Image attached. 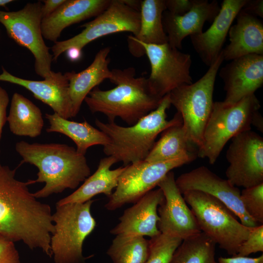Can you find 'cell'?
<instances>
[{
    "label": "cell",
    "mask_w": 263,
    "mask_h": 263,
    "mask_svg": "<svg viewBox=\"0 0 263 263\" xmlns=\"http://www.w3.org/2000/svg\"><path fill=\"white\" fill-rule=\"evenodd\" d=\"M16 171L0 162V234L51 257L54 225L51 207L29 191L33 180L17 179Z\"/></svg>",
    "instance_id": "obj_1"
},
{
    "label": "cell",
    "mask_w": 263,
    "mask_h": 263,
    "mask_svg": "<svg viewBox=\"0 0 263 263\" xmlns=\"http://www.w3.org/2000/svg\"><path fill=\"white\" fill-rule=\"evenodd\" d=\"M15 149L22 158L21 164L29 163L38 169L34 183H45L42 188L33 193L37 199L47 198L68 188L75 189L91 175L85 155L67 144L20 141L16 144Z\"/></svg>",
    "instance_id": "obj_2"
},
{
    "label": "cell",
    "mask_w": 263,
    "mask_h": 263,
    "mask_svg": "<svg viewBox=\"0 0 263 263\" xmlns=\"http://www.w3.org/2000/svg\"><path fill=\"white\" fill-rule=\"evenodd\" d=\"M112 72L110 80L116 86L109 90L96 87L84 100L92 113H102L109 121L119 117L131 126L158 106L163 98L152 92L147 78L135 77L134 68L113 69Z\"/></svg>",
    "instance_id": "obj_3"
},
{
    "label": "cell",
    "mask_w": 263,
    "mask_h": 263,
    "mask_svg": "<svg viewBox=\"0 0 263 263\" xmlns=\"http://www.w3.org/2000/svg\"><path fill=\"white\" fill-rule=\"evenodd\" d=\"M170 105L168 94L154 110L129 127L96 119L95 125L109 139V144L103 146L104 153L117 162H122L124 166L145 160L159 134L171 126L183 123L178 112L171 119H167V111Z\"/></svg>",
    "instance_id": "obj_4"
},
{
    "label": "cell",
    "mask_w": 263,
    "mask_h": 263,
    "mask_svg": "<svg viewBox=\"0 0 263 263\" xmlns=\"http://www.w3.org/2000/svg\"><path fill=\"white\" fill-rule=\"evenodd\" d=\"M182 195L190 206L201 232L228 254L237 255L253 227L243 225L224 203L207 193L188 190Z\"/></svg>",
    "instance_id": "obj_5"
},
{
    "label": "cell",
    "mask_w": 263,
    "mask_h": 263,
    "mask_svg": "<svg viewBox=\"0 0 263 263\" xmlns=\"http://www.w3.org/2000/svg\"><path fill=\"white\" fill-rule=\"evenodd\" d=\"M260 107L255 94L232 105H227L223 101L214 102L197 156L207 158L210 164H214L230 139L251 130L253 118Z\"/></svg>",
    "instance_id": "obj_6"
},
{
    "label": "cell",
    "mask_w": 263,
    "mask_h": 263,
    "mask_svg": "<svg viewBox=\"0 0 263 263\" xmlns=\"http://www.w3.org/2000/svg\"><path fill=\"white\" fill-rule=\"evenodd\" d=\"M93 202L56 204L52 215L54 232L50 240L55 263H85L83 243L96 226L91 212Z\"/></svg>",
    "instance_id": "obj_7"
},
{
    "label": "cell",
    "mask_w": 263,
    "mask_h": 263,
    "mask_svg": "<svg viewBox=\"0 0 263 263\" xmlns=\"http://www.w3.org/2000/svg\"><path fill=\"white\" fill-rule=\"evenodd\" d=\"M224 60L223 52L199 79L182 85L169 94L171 105L180 114L183 127L189 140L199 149L205 127L210 115L216 75Z\"/></svg>",
    "instance_id": "obj_8"
},
{
    "label": "cell",
    "mask_w": 263,
    "mask_h": 263,
    "mask_svg": "<svg viewBox=\"0 0 263 263\" xmlns=\"http://www.w3.org/2000/svg\"><path fill=\"white\" fill-rule=\"evenodd\" d=\"M140 3L141 0H111L103 12L81 26L84 28L78 34L55 42L52 47L53 60L70 48L82 50L90 42L108 35L129 32L136 36L140 24Z\"/></svg>",
    "instance_id": "obj_9"
},
{
    "label": "cell",
    "mask_w": 263,
    "mask_h": 263,
    "mask_svg": "<svg viewBox=\"0 0 263 263\" xmlns=\"http://www.w3.org/2000/svg\"><path fill=\"white\" fill-rule=\"evenodd\" d=\"M131 54L136 57L147 55L151 69L147 78L149 85L160 98L182 85L192 83L191 56L168 43L156 45L137 42Z\"/></svg>",
    "instance_id": "obj_10"
},
{
    "label": "cell",
    "mask_w": 263,
    "mask_h": 263,
    "mask_svg": "<svg viewBox=\"0 0 263 263\" xmlns=\"http://www.w3.org/2000/svg\"><path fill=\"white\" fill-rule=\"evenodd\" d=\"M42 5L38 1L28 3L17 11L0 10V23L10 38L32 53L35 59L36 73L47 79L52 77L55 72L51 70L53 55L44 42L41 32Z\"/></svg>",
    "instance_id": "obj_11"
},
{
    "label": "cell",
    "mask_w": 263,
    "mask_h": 263,
    "mask_svg": "<svg viewBox=\"0 0 263 263\" xmlns=\"http://www.w3.org/2000/svg\"><path fill=\"white\" fill-rule=\"evenodd\" d=\"M197 156L189 155L157 162L143 160L126 166L105 207L114 210L125 204L136 203L157 186L168 172L192 162Z\"/></svg>",
    "instance_id": "obj_12"
},
{
    "label": "cell",
    "mask_w": 263,
    "mask_h": 263,
    "mask_svg": "<svg viewBox=\"0 0 263 263\" xmlns=\"http://www.w3.org/2000/svg\"><path fill=\"white\" fill-rule=\"evenodd\" d=\"M226 179L245 188L263 183V138L251 130L231 139L226 153Z\"/></svg>",
    "instance_id": "obj_13"
},
{
    "label": "cell",
    "mask_w": 263,
    "mask_h": 263,
    "mask_svg": "<svg viewBox=\"0 0 263 263\" xmlns=\"http://www.w3.org/2000/svg\"><path fill=\"white\" fill-rule=\"evenodd\" d=\"M181 193L199 190L207 193L224 203L244 226L259 225L246 213L241 200V191L227 179H223L202 166L180 175L175 179Z\"/></svg>",
    "instance_id": "obj_14"
},
{
    "label": "cell",
    "mask_w": 263,
    "mask_h": 263,
    "mask_svg": "<svg viewBox=\"0 0 263 263\" xmlns=\"http://www.w3.org/2000/svg\"><path fill=\"white\" fill-rule=\"evenodd\" d=\"M157 186L165 197L157 210L160 232L182 240L200 233L197 220L177 186L174 172H168Z\"/></svg>",
    "instance_id": "obj_15"
},
{
    "label": "cell",
    "mask_w": 263,
    "mask_h": 263,
    "mask_svg": "<svg viewBox=\"0 0 263 263\" xmlns=\"http://www.w3.org/2000/svg\"><path fill=\"white\" fill-rule=\"evenodd\" d=\"M219 76L225 91L223 102L234 104L263 85V55H247L230 60L221 69Z\"/></svg>",
    "instance_id": "obj_16"
},
{
    "label": "cell",
    "mask_w": 263,
    "mask_h": 263,
    "mask_svg": "<svg viewBox=\"0 0 263 263\" xmlns=\"http://www.w3.org/2000/svg\"><path fill=\"white\" fill-rule=\"evenodd\" d=\"M164 199L161 188L150 191L124 211L119 218V223L110 233L124 237L158 236L161 233L157 227L159 220L157 210Z\"/></svg>",
    "instance_id": "obj_17"
},
{
    "label": "cell",
    "mask_w": 263,
    "mask_h": 263,
    "mask_svg": "<svg viewBox=\"0 0 263 263\" xmlns=\"http://www.w3.org/2000/svg\"><path fill=\"white\" fill-rule=\"evenodd\" d=\"M247 0H224L210 27L189 36L194 49L207 66L211 65L221 53L229 28Z\"/></svg>",
    "instance_id": "obj_18"
},
{
    "label": "cell",
    "mask_w": 263,
    "mask_h": 263,
    "mask_svg": "<svg viewBox=\"0 0 263 263\" xmlns=\"http://www.w3.org/2000/svg\"><path fill=\"white\" fill-rule=\"evenodd\" d=\"M220 9L216 0H194L191 9L183 15H175L165 10L162 23L168 43L181 49L183 40L188 36L202 33L205 23L212 22Z\"/></svg>",
    "instance_id": "obj_19"
},
{
    "label": "cell",
    "mask_w": 263,
    "mask_h": 263,
    "mask_svg": "<svg viewBox=\"0 0 263 263\" xmlns=\"http://www.w3.org/2000/svg\"><path fill=\"white\" fill-rule=\"evenodd\" d=\"M0 81L22 86L31 92L37 99L49 106L62 117H72V107L69 94V78L67 73H55L50 78L43 80L23 79L8 72L2 68Z\"/></svg>",
    "instance_id": "obj_20"
},
{
    "label": "cell",
    "mask_w": 263,
    "mask_h": 263,
    "mask_svg": "<svg viewBox=\"0 0 263 263\" xmlns=\"http://www.w3.org/2000/svg\"><path fill=\"white\" fill-rule=\"evenodd\" d=\"M111 0H66L54 12L42 19L43 38L57 41L66 27L92 17H96L109 5Z\"/></svg>",
    "instance_id": "obj_21"
},
{
    "label": "cell",
    "mask_w": 263,
    "mask_h": 263,
    "mask_svg": "<svg viewBox=\"0 0 263 263\" xmlns=\"http://www.w3.org/2000/svg\"><path fill=\"white\" fill-rule=\"evenodd\" d=\"M228 31L229 44L222 50L229 61L250 54L263 55V23L256 17L240 11Z\"/></svg>",
    "instance_id": "obj_22"
},
{
    "label": "cell",
    "mask_w": 263,
    "mask_h": 263,
    "mask_svg": "<svg viewBox=\"0 0 263 263\" xmlns=\"http://www.w3.org/2000/svg\"><path fill=\"white\" fill-rule=\"evenodd\" d=\"M110 52L109 47L103 48L97 53L86 69L79 73L67 72L72 117L76 116L89 93L104 79L112 77V70L109 68L110 59L108 57Z\"/></svg>",
    "instance_id": "obj_23"
},
{
    "label": "cell",
    "mask_w": 263,
    "mask_h": 263,
    "mask_svg": "<svg viewBox=\"0 0 263 263\" xmlns=\"http://www.w3.org/2000/svg\"><path fill=\"white\" fill-rule=\"evenodd\" d=\"M116 163L117 161L112 156L101 159L95 171L75 191L60 199L56 204L84 203L99 194H104L109 198L116 188L119 177L126 168L123 166L111 169V167Z\"/></svg>",
    "instance_id": "obj_24"
},
{
    "label": "cell",
    "mask_w": 263,
    "mask_h": 263,
    "mask_svg": "<svg viewBox=\"0 0 263 263\" xmlns=\"http://www.w3.org/2000/svg\"><path fill=\"white\" fill-rule=\"evenodd\" d=\"M165 10V0H141L140 24L138 34L129 36L127 38L130 53L137 42L156 45L168 43L162 23V16Z\"/></svg>",
    "instance_id": "obj_25"
},
{
    "label": "cell",
    "mask_w": 263,
    "mask_h": 263,
    "mask_svg": "<svg viewBox=\"0 0 263 263\" xmlns=\"http://www.w3.org/2000/svg\"><path fill=\"white\" fill-rule=\"evenodd\" d=\"M45 118L50 124L46 132H58L70 138L75 143L76 150L80 154L85 155L87 150L93 146H104L109 143V139L104 133L85 120L82 122L71 121L55 113H46Z\"/></svg>",
    "instance_id": "obj_26"
},
{
    "label": "cell",
    "mask_w": 263,
    "mask_h": 263,
    "mask_svg": "<svg viewBox=\"0 0 263 263\" xmlns=\"http://www.w3.org/2000/svg\"><path fill=\"white\" fill-rule=\"evenodd\" d=\"M7 121L10 131L20 136L36 137L44 126L40 109L23 95L15 93L11 99Z\"/></svg>",
    "instance_id": "obj_27"
},
{
    "label": "cell",
    "mask_w": 263,
    "mask_h": 263,
    "mask_svg": "<svg viewBox=\"0 0 263 263\" xmlns=\"http://www.w3.org/2000/svg\"><path fill=\"white\" fill-rule=\"evenodd\" d=\"M196 147L187 136L183 123H178L161 132L160 139L155 142L145 161L162 162L189 155H197V152H195Z\"/></svg>",
    "instance_id": "obj_28"
},
{
    "label": "cell",
    "mask_w": 263,
    "mask_h": 263,
    "mask_svg": "<svg viewBox=\"0 0 263 263\" xmlns=\"http://www.w3.org/2000/svg\"><path fill=\"white\" fill-rule=\"evenodd\" d=\"M216 244L201 232L183 239L169 263H218L215 260Z\"/></svg>",
    "instance_id": "obj_29"
},
{
    "label": "cell",
    "mask_w": 263,
    "mask_h": 263,
    "mask_svg": "<svg viewBox=\"0 0 263 263\" xmlns=\"http://www.w3.org/2000/svg\"><path fill=\"white\" fill-rule=\"evenodd\" d=\"M149 252V240L143 236H116L107 253L113 263H145Z\"/></svg>",
    "instance_id": "obj_30"
},
{
    "label": "cell",
    "mask_w": 263,
    "mask_h": 263,
    "mask_svg": "<svg viewBox=\"0 0 263 263\" xmlns=\"http://www.w3.org/2000/svg\"><path fill=\"white\" fill-rule=\"evenodd\" d=\"M182 240L179 237L163 233L151 238L149 255L145 263H169Z\"/></svg>",
    "instance_id": "obj_31"
},
{
    "label": "cell",
    "mask_w": 263,
    "mask_h": 263,
    "mask_svg": "<svg viewBox=\"0 0 263 263\" xmlns=\"http://www.w3.org/2000/svg\"><path fill=\"white\" fill-rule=\"evenodd\" d=\"M241 200L247 214L258 224L263 223V183L243 189Z\"/></svg>",
    "instance_id": "obj_32"
},
{
    "label": "cell",
    "mask_w": 263,
    "mask_h": 263,
    "mask_svg": "<svg viewBox=\"0 0 263 263\" xmlns=\"http://www.w3.org/2000/svg\"><path fill=\"white\" fill-rule=\"evenodd\" d=\"M263 251V225H257L251 231L239 249L237 255L247 257L252 253Z\"/></svg>",
    "instance_id": "obj_33"
},
{
    "label": "cell",
    "mask_w": 263,
    "mask_h": 263,
    "mask_svg": "<svg viewBox=\"0 0 263 263\" xmlns=\"http://www.w3.org/2000/svg\"><path fill=\"white\" fill-rule=\"evenodd\" d=\"M0 263H22L14 242L0 234Z\"/></svg>",
    "instance_id": "obj_34"
},
{
    "label": "cell",
    "mask_w": 263,
    "mask_h": 263,
    "mask_svg": "<svg viewBox=\"0 0 263 263\" xmlns=\"http://www.w3.org/2000/svg\"><path fill=\"white\" fill-rule=\"evenodd\" d=\"M194 0H165L166 10L169 13L182 15L192 7Z\"/></svg>",
    "instance_id": "obj_35"
},
{
    "label": "cell",
    "mask_w": 263,
    "mask_h": 263,
    "mask_svg": "<svg viewBox=\"0 0 263 263\" xmlns=\"http://www.w3.org/2000/svg\"><path fill=\"white\" fill-rule=\"evenodd\" d=\"M9 102V98L7 92L0 86V140L3 127L7 121L6 110Z\"/></svg>",
    "instance_id": "obj_36"
},
{
    "label": "cell",
    "mask_w": 263,
    "mask_h": 263,
    "mask_svg": "<svg viewBox=\"0 0 263 263\" xmlns=\"http://www.w3.org/2000/svg\"><path fill=\"white\" fill-rule=\"evenodd\" d=\"M242 11L257 17H263V0H247Z\"/></svg>",
    "instance_id": "obj_37"
},
{
    "label": "cell",
    "mask_w": 263,
    "mask_h": 263,
    "mask_svg": "<svg viewBox=\"0 0 263 263\" xmlns=\"http://www.w3.org/2000/svg\"><path fill=\"white\" fill-rule=\"evenodd\" d=\"M218 263H263V255L256 258L234 256L231 258L219 257Z\"/></svg>",
    "instance_id": "obj_38"
},
{
    "label": "cell",
    "mask_w": 263,
    "mask_h": 263,
    "mask_svg": "<svg viewBox=\"0 0 263 263\" xmlns=\"http://www.w3.org/2000/svg\"><path fill=\"white\" fill-rule=\"evenodd\" d=\"M66 0H45L41 6L42 19L46 18L57 10Z\"/></svg>",
    "instance_id": "obj_39"
},
{
    "label": "cell",
    "mask_w": 263,
    "mask_h": 263,
    "mask_svg": "<svg viewBox=\"0 0 263 263\" xmlns=\"http://www.w3.org/2000/svg\"><path fill=\"white\" fill-rule=\"evenodd\" d=\"M66 52L68 58L72 61L79 60L81 56V50L77 48H70Z\"/></svg>",
    "instance_id": "obj_40"
},
{
    "label": "cell",
    "mask_w": 263,
    "mask_h": 263,
    "mask_svg": "<svg viewBox=\"0 0 263 263\" xmlns=\"http://www.w3.org/2000/svg\"><path fill=\"white\" fill-rule=\"evenodd\" d=\"M252 125L259 130L263 131V118L259 112L254 117Z\"/></svg>",
    "instance_id": "obj_41"
},
{
    "label": "cell",
    "mask_w": 263,
    "mask_h": 263,
    "mask_svg": "<svg viewBox=\"0 0 263 263\" xmlns=\"http://www.w3.org/2000/svg\"><path fill=\"white\" fill-rule=\"evenodd\" d=\"M13 1L12 0H0V6L5 7L7 4Z\"/></svg>",
    "instance_id": "obj_42"
}]
</instances>
